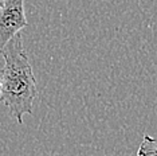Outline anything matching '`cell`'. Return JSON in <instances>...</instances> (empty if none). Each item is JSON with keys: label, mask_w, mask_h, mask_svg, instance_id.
Here are the masks:
<instances>
[{"label": "cell", "mask_w": 157, "mask_h": 156, "mask_svg": "<svg viewBox=\"0 0 157 156\" xmlns=\"http://www.w3.org/2000/svg\"><path fill=\"white\" fill-rule=\"evenodd\" d=\"M4 3H6V0H0V7H2L3 4H4Z\"/></svg>", "instance_id": "277c9868"}, {"label": "cell", "mask_w": 157, "mask_h": 156, "mask_svg": "<svg viewBox=\"0 0 157 156\" xmlns=\"http://www.w3.org/2000/svg\"><path fill=\"white\" fill-rule=\"evenodd\" d=\"M0 54L4 66L0 73L2 93L0 101L4 102L11 117L23 124V116L33 113V104L38 96V86L22 35L16 34Z\"/></svg>", "instance_id": "6da1fadb"}, {"label": "cell", "mask_w": 157, "mask_h": 156, "mask_svg": "<svg viewBox=\"0 0 157 156\" xmlns=\"http://www.w3.org/2000/svg\"><path fill=\"white\" fill-rule=\"evenodd\" d=\"M27 24L24 0H6L0 7V53Z\"/></svg>", "instance_id": "7a4b0ae2"}, {"label": "cell", "mask_w": 157, "mask_h": 156, "mask_svg": "<svg viewBox=\"0 0 157 156\" xmlns=\"http://www.w3.org/2000/svg\"><path fill=\"white\" fill-rule=\"evenodd\" d=\"M137 156H157V139L145 133L137 150Z\"/></svg>", "instance_id": "3957f363"}, {"label": "cell", "mask_w": 157, "mask_h": 156, "mask_svg": "<svg viewBox=\"0 0 157 156\" xmlns=\"http://www.w3.org/2000/svg\"><path fill=\"white\" fill-rule=\"evenodd\" d=\"M0 93H2V80H0Z\"/></svg>", "instance_id": "5b68a950"}]
</instances>
